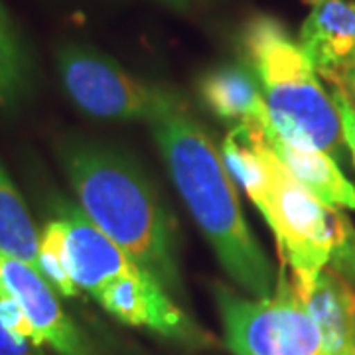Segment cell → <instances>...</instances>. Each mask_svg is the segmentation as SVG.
<instances>
[{
    "instance_id": "obj_1",
    "label": "cell",
    "mask_w": 355,
    "mask_h": 355,
    "mask_svg": "<svg viewBox=\"0 0 355 355\" xmlns=\"http://www.w3.org/2000/svg\"><path fill=\"white\" fill-rule=\"evenodd\" d=\"M150 127L182 200L225 272L249 294L270 298L272 268L245 221L233 178L211 137L176 95Z\"/></svg>"
},
{
    "instance_id": "obj_2",
    "label": "cell",
    "mask_w": 355,
    "mask_h": 355,
    "mask_svg": "<svg viewBox=\"0 0 355 355\" xmlns=\"http://www.w3.org/2000/svg\"><path fill=\"white\" fill-rule=\"evenodd\" d=\"M58 154L89 219L166 291H180L176 225L139 166L85 139L62 140Z\"/></svg>"
},
{
    "instance_id": "obj_3",
    "label": "cell",
    "mask_w": 355,
    "mask_h": 355,
    "mask_svg": "<svg viewBox=\"0 0 355 355\" xmlns=\"http://www.w3.org/2000/svg\"><path fill=\"white\" fill-rule=\"evenodd\" d=\"M239 53L263 91L275 130L292 144L345 162L342 121L300 44L275 16L254 14L239 30Z\"/></svg>"
},
{
    "instance_id": "obj_4",
    "label": "cell",
    "mask_w": 355,
    "mask_h": 355,
    "mask_svg": "<svg viewBox=\"0 0 355 355\" xmlns=\"http://www.w3.org/2000/svg\"><path fill=\"white\" fill-rule=\"evenodd\" d=\"M268 203L263 217L275 233L282 265L292 268V282L306 292L330 265L343 214L316 200L292 176L275 150L265 146Z\"/></svg>"
},
{
    "instance_id": "obj_5",
    "label": "cell",
    "mask_w": 355,
    "mask_h": 355,
    "mask_svg": "<svg viewBox=\"0 0 355 355\" xmlns=\"http://www.w3.org/2000/svg\"><path fill=\"white\" fill-rule=\"evenodd\" d=\"M55 65L65 95L77 109L97 119H146L150 123L174 97L132 77L111 55L87 44H62L55 51Z\"/></svg>"
},
{
    "instance_id": "obj_6",
    "label": "cell",
    "mask_w": 355,
    "mask_h": 355,
    "mask_svg": "<svg viewBox=\"0 0 355 355\" xmlns=\"http://www.w3.org/2000/svg\"><path fill=\"white\" fill-rule=\"evenodd\" d=\"M93 298L123 324L148 328L186 345H205L209 342V338L196 328L168 296L164 286L142 268L109 282Z\"/></svg>"
},
{
    "instance_id": "obj_7",
    "label": "cell",
    "mask_w": 355,
    "mask_h": 355,
    "mask_svg": "<svg viewBox=\"0 0 355 355\" xmlns=\"http://www.w3.org/2000/svg\"><path fill=\"white\" fill-rule=\"evenodd\" d=\"M0 291L10 294L24 310L40 345L48 343L58 355H95L87 336L67 316L38 268L0 251Z\"/></svg>"
},
{
    "instance_id": "obj_8",
    "label": "cell",
    "mask_w": 355,
    "mask_h": 355,
    "mask_svg": "<svg viewBox=\"0 0 355 355\" xmlns=\"http://www.w3.org/2000/svg\"><path fill=\"white\" fill-rule=\"evenodd\" d=\"M53 217L64 225L69 272L79 291L95 296L109 282L139 270L140 266L97 227L87 214L64 198L53 200Z\"/></svg>"
},
{
    "instance_id": "obj_9",
    "label": "cell",
    "mask_w": 355,
    "mask_h": 355,
    "mask_svg": "<svg viewBox=\"0 0 355 355\" xmlns=\"http://www.w3.org/2000/svg\"><path fill=\"white\" fill-rule=\"evenodd\" d=\"M310 14L300 28V48L328 83L355 67V2L306 0Z\"/></svg>"
},
{
    "instance_id": "obj_10",
    "label": "cell",
    "mask_w": 355,
    "mask_h": 355,
    "mask_svg": "<svg viewBox=\"0 0 355 355\" xmlns=\"http://www.w3.org/2000/svg\"><path fill=\"white\" fill-rule=\"evenodd\" d=\"M214 294L233 354L279 355V314L272 296L247 300L225 284H216Z\"/></svg>"
},
{
    "instance_id": "obj_11",
    "label": "cell",
    "mask_w": 355,
    "mask_h": 355,
    "mask_svg": "<svg viewBox=\"0 0 355 355\" xmlns=\"http://www.w3.org/2000/svg\"><path fill=\"white\" fill-rule=\"evenodd\" d=\"M268 146L316 200L331 209H355V186L343 176L338 162L322 150L292 144L275 130L272 123L263 128Z\"/></svg>"
},
{
    "instance_id": "obj_12",
    "label": "cell",
    "mask_w": 355,
    "mask_h": 355,
    "mask_svg": "<svg viewBox=\"0 0 355 355\" xmlns=\"http://www.w3.org/2000/svg\"><path fill=\"white\" fill-rule=\"evenodd\" d=\"M316 322L322 355H355V291L324 268L306 292H298Z\"/></svg>"
},
{
    "instance_id": "obj_13",
    "label": "cell",
    "mask_w": 355,
    "mask_h": 355,
    "mask_svg": "<svg viewBox=\"0 0 355 355\" xmlns=\"http://www.w3.org/2000/svg\"><path fill=\"white\" fill-rule=\"evenodd\" d=\"M198 91L207 109L219 119L233 121V125H270L263 91L245 64L211 67L200 79Z\"/></svg>"
},
{
    "instance_id": "obj_14",
    "label": "cell",
    "mask_w": 355,
    "mask_h": 355,
    "mask_svg": "<svg viewBox=\"0 0 355 355\" xmlns=\"http://www.w3.org/2000/svg\"><path fill=\"white\" fill-rule=\"evenodd\" d=\"M0 251L40 270V231L24 198L0 162Z\"/></svg>"
},
{
    "instance_id": "obj_15",
    "label": "cell",
    "mask_w": 355,
    "mask_h": 355,
    "mask_svg": "<svg viewBox=\"0 0 355 355\" xmlns=\"http://www.w3.org/2000/svg\"><path fill=\"white\" fill-rule=\"evenodd\" d=\"M279 314V355H322V338L314 318L302 302L294 282L280 270L272 294Z\"/></svg>"
},
{
    "instance_id": "obj_16",
    "label": "cell",
    "mask_w": 355,
    "mask_h": 355,
    "mask_svg": "<svg viewBox=\"0 0 355 355\" xmlns=\"http://www.w3.org/2000/svg\"><path fill=\"white\" fill-rule=\"evenodd\" d=\"M32 83V58L26 42L0 2V109H12Z\"/></svg>"
},
{
    "instance_id": "obj_17",
    "label": "cell",
    "mask_w": 355,
    "mask_h": 355,
    "mask_svg": "<svg viewBox=\"0 0 355 355\" xmlns=\"http://www.w3.org/2000/svg\"><path fill=\"white\" fill-rule=\"evenodd\" d=\"M40 272L53 286V291L62 294L64 298H76L79 294V288L69 272L64 225L55 217L40 231Z\"/></svg>"
},
{
    "instance_id": "obj_18",
    "label": "cell",
    "mask_w": 355,
    "mask_h": 355,
    "mask_svg": "<svg viewBox=\"0 0 355 355\" xmlns=\"http://www.w3.org/2000/svg\"><path fill=\"white\" fill-rule=\"evenodd\" d=\"M330 270L355 291V227L345 216L342 217L338 243L331 253Z\"/></svg>"
},
{
    "instance_id": "obj_19",
    "label": "cell",
    "mask_w": 355,
    "mask_h": 355,
    "mask_svg": "<svg viewBox=\"0 0 355 355\" xmlns=\"http://www.w3.org/2000/svg\"><path fill=\"white\" fill-rule=\"evenodd\" d=\"M0 322H2V326L8 331H12L16 336H22V338H28L36 345H40L36 330L32 328L30 320L26 318L24 310L20 308V304L14 300L10 294H6V292L2 291H0Z\"/></svg>"
},
{
    "instance_id": "obj_20",
    "label": "cell",
    "mask_w": 355,
    "mask_h": 355,
    "mask_svg": "<svg viewBox=\"0 0 355 355\" xmlns=\"http://www.w3.org/2000/svg\"><path fill=\"white\" fill-rule=\"evenodd\" d=\"M330 87L331 99H334V105H336L340 121H342L343 140H345V146L352 154V160L355 164V103L338 85H330Z\"/></svg>"
},
{
    "instance_id": "obj_21",
    "label": "cell",
    "mask_w": 355,
    "mask_h": 355,
    "mask_svg": "<svg viewBox=\"0 0 355 355\" xmlns=\"http://www.w3.org/2000/svg\"><path fill=\"white\" fill-rule=\"evenodd\" d=\"M0 355H44L32 340L8 331L0 322Z\"/></svg>"
},
{
    "instance_id": "obj_22",
    "label": "cell",
    "mask_w": 355,
    "mask_h": 355,
    "mask_svg": "<svg viewBox=\"0 0 355 355\" xmlns=\"http://www.w3.org/2000/svg\"><path fill=\"white\" fill-rule=\"evenodd\" d=\"M330 85H338L340 89L345 91V95L355 103V67L352 71H347L345 76H343L342 81H338V83H330Z\"/></svg>"
},
{
    "instance_id": "obj_23",
    "label": "cell",
    "mask_w": 355,
    "mask_h": 355,
    "mask_svg": "<svg viewBox=\"0 0 355 355\" xmlns=\"http://www.w3.org/2000/svg\"><path fill=\"white\" fill-rule=\"evenodd\" d=\"M162 2L170 4L172 8H178V10H186V8H191L200 0H162Z\"/></svg>"
}]
</instances>
